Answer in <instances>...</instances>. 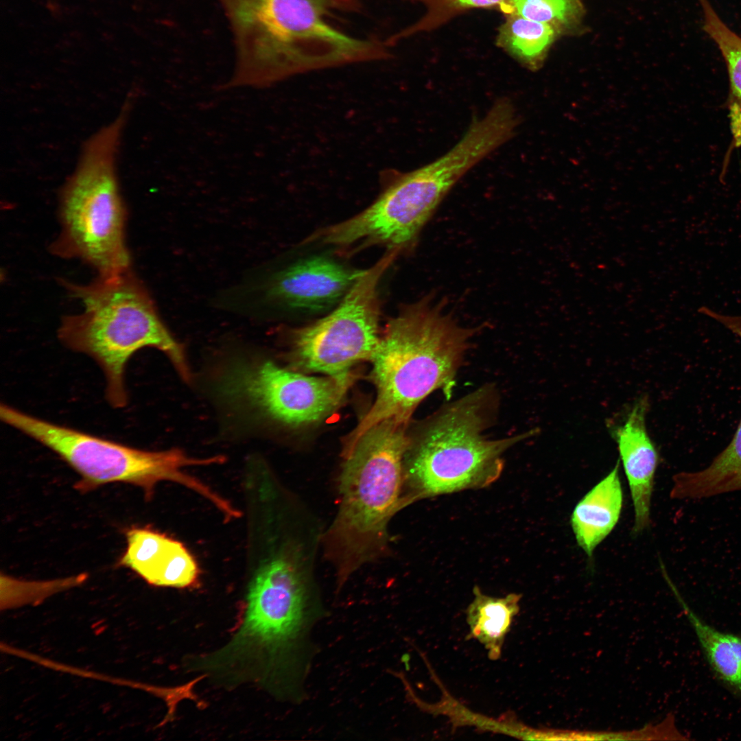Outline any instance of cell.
Here are the masks:
<instances>
[{
    "label": "cell",
    "instance_id": "1",
    "mask_svg": "<svg viewBox=\"0 0 741 741\" xmlns=\"http://www.w3.org/2000/svg\"><path fill=\"white\" fill-rule=\"evenodd\" d=\"M308 560L295 546L269 549L252 573L237 631L211 658V664H258L272 692L294 703L307 696L305 683L316 654L311 633L327 614Z\"/></svg>",
    "mask_w": 741,
    "mask_h": 741
},
{
    "label": "cell",
    "instance_id": "2",
    "mask_svg": "<svg viewBox=\"0 0 741 741\" xmlns=\"http://www.w3.org/2000/svg\"><path fill=\"white\" fill-rule=\"evenodd\" d=\"M233 36L235 68L222 89L266 88L318 69L384 60L385 43L351 36L328 22L359 0H218Z\"/></svg>",
    "mask_w": 741,
    "mask_h": 741
},
{
    "label": "cell",
    "instance_id": "3",
    "mask_svg": "<svg viewBox=\"0 0 741 741\" xmlns=\"http://www.w3.org/2000/svg\"><path fill=\"white\" fill-rule=\"evenodd\" d=\"M473 334L428 297L390 318L370 360L375 401L344 439L342 453L383 421L409 424L417 406L434 391L449 395Z\"/></svg>",
    "mask_w": 741,
    "mask_h": 741
},
{
    "label": "cell",
    "instance_id": "4",
    "mask_svg": "<svg viewBox=\"0 0 741 741\" xmlns=\"http://www.w3.org/2000/svg\"><path fill=\"white\" fill-rule=\"evenodd\" d=\"M408 427L394 419L383 421L342 454L338 508L322 537L338 590L362 565L389 551V521L405 500L401 494Z\"/></svg>",
    "mask_w": 741,
    "mask_h": 741
},
{
    "label": "cell",
    "instance_id": "5",
    "mask_svg": "<svg viewBox=\"0 0 741 741\" xmlns=\"http://www.w3.org/2000/svg\"><path fill=\"white\" fill-rule=\"evenodd\" d=\"M84 311L67 316L58 331L60 341L69 349L92 357L106 379V399L111 406L127 405L125 370L139 350L153 347L169 357L185 380L191 373L182 346L161 322L148 292L130 269L99 276L88 285L61 281Z\"/></svg>",
    "mask_w": 741,
    "mask_h": 741
},
{
    "label": "cell",
    "instance_id": "6",
    "mask_svg": "<svg viewBox=\"0 0 741 741\" xmlns=\"http://www.w3.org/2000/svg\"><path fill=\"white\" fill-rule=\"evenodd\" d=\"M499 397L493 385H484L441 407L408 433L405 478L423 495L482 486L495 480L503 467L502 456L534 434L533 430L490 439Z\"/></svg>",
    "mask_w": 741,
    "mask_h": 741
},
{
    "label": "cell",
    "instance_id": "7",
    "mask_svg": "<svg viewBox=\"0 0 741 741\" xmlns=\"http://www.w3.org/2000/svg\"><path fill=\"white\" fill-rule=\"evenodd\" d=\"M504 143L489 119L473 121L462 139L436 161L401 176L368 207L318 231L307 241L336 247L411 244L448 191L471 168Z\"/></svg>",
    "mask_w": 741,
    "mask_h": 741
},
{
    "label": "cell",
    "instance_id": "8",
    "mask_svg": "<svg viewBox=\"0 0 741 741\" xmlns=\"http://www.w3.org/2000/svg\"><path fill=\"white\" fill-rule=\"evenodd\" d=\"M128 115L124 111L88 138L60 197L61 231L51 251L78 258L110 276L130 268L125 241L126 208L117 174V156Z\"/></svg>",
    "mask_w": 741,
    "mask_h": 741
},
{
    "label": "cell",
    "instance_id": "9",
    "mask_svg": "<svg viewBox=\"0 0 741 741\" xmlns=\"http://www.w3.org/2000/svg\"><path fill=\"white\" fill-rule=\"evenodd\" d=\"M6 425L47 447L81 477L78 489L88 491L102 484L124 482L141 487L148 498L162 481L178 483L213 505L222 496L185 472L191 466L221 464L222 456L198 458L174 449L153 451L136 449L25 413L6 403L0 405Z\"/></svg>",
    "mask_w": 741,
    "mask_h": 741
},
{
    "label": "cell",
    "instance_id": "10",
    "mask_svg": "<svg viewBox=\"0 0 741 741\" xmlns=\"http://www.w3.org/2000/svg\"><path fill=\"white\" fill-rule=\"evenodd\" d=\"M399 252L388 251L363 270L336 307L325 317L296 329L289 353L293 370L320 373L341 381H353L357 363L370 360L377 346L379 284Z\"/></svg>",
    "mask_w": 741,
    "mask_h": 741
},
{
    "label": "cell",
    "instance_id": "11",
    "mask_svg": "<svg viewBox=\"0 0 741 741\" xmlns=\"http://www.w3.org/2000/svg\"><path fill=\"white\" fill-rule=\"evenodd\" d=\"M353 381L314 377L270 360L235 361L223 371L217 391L235 406L287 427L320 422L341 405Z\"/></svg>",
    "mask_w": 741,
    "mask_h": 741
},
{
    "label": "cell",
    "instance_id": "12",
    "mask_svg": "<svg viewBox=\"0 0 741 741\" xmlns=\"http://www.w3.org/2000/svg\"><path fill=\"white\" fill-rule=\"evenodd\" d=\"M362 272L329 258L311 257L277 274L269 284L268 296L293 309L324 310L340 302Z\"/></svg>",
    "mask_w": 741,
    "mask_h": 741
},
{
    "label": "cell",
    "instance_id": "13",
    "mask_svg": "<svg viewBox=\"0 0 741 741\" xmlns=\"http://www.w3.org/2000/svg\"><path fill=\"white\" fill-rule=\"evenodd\" d=\"M126 541L119 564L136 572L148 584L187 588L198 583V563L181 542L151 528L139 527L127 530Z\"/></svg>",
    "mask_w": 741,
    "mask_h": 741
},
{
    "label": "cell",
    "instance_id": "14",
    "mask_svg": "<svg viewBox=\"0 0 741 741\" xmlns=\"http://www.w3.org/2000/svg\"><path fill=\"white\" fill-rule=\"evenodd\" d=\"M648 406L646 397L639 399L624 422L612 430L630 487L635 533L644 530L649 524L654 479L659 461L658 451L646 427Z\"/></svg>",
    "mask_w": 741,
    "mask_h": 741
},
{
    "label": "cell",
    "instance_id": "15",
    "mask_svg": "<svg viewBox=\"0 0 741 741\" xmlns=\"http://www.w3.org/2000/svg\"><path fill=\"white\" fill-rule=\"evenodd\" d=\"M727 328L741 339V316H734ZM672 497L698 499L741 491V421L728 445L706 467L681 472L673 478Z\"/></svg>",
    "mask_w": 741,
    "mask_h": 741
},
{
    "label": "cell",
    "instance_id": "16",
    "mask_svg": "<svg viewBox=\"0 0 741 741\" xmlns=\"http://www.w3.org/2000/svg\"><path fill=\"white\" fill-rule=\"evenodd\" d=\"M623 492L619 463L576 505L571 525L578 545L591 557L620 517Z\"/></svg>",
    "mask_w": 741,
    "mask_h": 741
},
{
    "label": "cell",
    "instance_id": "17",
    "mask_svg": "<svg viewBox=\"0 0 741 741\" xmlns=\"http://www.w3.org/2000/svg\"><path fill=\"white\" fill-rule=\"evenodd\" d=\"M669 584L714 675L730 692L741 698V635L707 624L690 608L674 586Z\"/></svg>",
    "mask_w": 741,
    "mask_h": 741
},
{
    "label": "cell",
    "instance_id": "18",
    "mask_svg": "<svg viewBox=\"0 0 741 741\" xmlns=\"http://www.w3.org/2000/svg\"><path fill=\"white\" fill-rule=\"evenodd\" d=\"M473 593L475 598L467 611L470 635L484 645L489 659H498L505 637L519 611L521 595L495 598L483 594L478 587L473 588Z\"/></svg>",
    "mask_w": 741,
    "mask_h": 741
},
{
    "label": "cell",
    "instance_id": "19",
    "mask_svg": "<svg viewBox=\"0 0 741 741\" xmlns=\"http://www.w3.org/2000/svg\"><path fill=\"white\" fill-rule=\"evenodd\" d=\"M703 30L714 42L726 64L729 79V117L735 145H741V36L730 29L709 0H698Z\"/></svg>",
    "mask_w": 741,
    "mask_h": 741
},
{
    "label": "cell",
    "instance_id": "20",
    "mask_svg": "<svg viewBox=\"0 0 741 741\" xmlns=\"http://www.w3.org/2000/svg\"><path fill=\"white\" fill-rule=\"evenodd\" d=\"M558 37L547 24L506 15L499 28L496 44L526 67L537 69Z\"/></svg>",
    "mask_w": 741,
    "mask_h": 741
},
{
    "label": "cell",
    "instance_id": "21",
    "mask_svg": "<svg viewBox=\"0 0 741 741\" xmlns=\"http://www.w3.org/2000/svg\"><path fill=\"white\" fill-rule=\"evenodd\" d=\"M495 8L504 16L515 15L547 24L559 36L578 33L585 16L582 0H502Z\"/></svg>",
    "mask_w": 741,
    "mask_h": 741
},
{
    "label": "cell",
    "instance_id": "22",
    "mask_svg": "<svg viewBox=\"0 0 741 741\" xmlns=\"http://www.w3.org/2000/svg\"><path fill=\"white\" fill-rule=\"evenodd\" d=\"M421 3L425 12L416 22L391 35L386 41L395 45L414 34L430 32L454 18L476 8H495L502 0H401Z\"/></svg>",
    "mask_w": 741,
    "mask_h": 741
},
{
    "label": "cell",
    "instance_id": "23",
    "mask_svg": "<svg viewBox=\"0 0 741 741\" xmlns=\"http://www.w3.org/2000/svg\"><path fill=\"white\" fill-rule=\"evenodd\" d=\"M78 578L49 582L30 583L4 578L1 585V609H8L26 604H38L51 595L70 587Z\"/></svg>",
    "mask_w": 741,
    "mask_h": 741
},
{
    "label": "cell",
    "instance_id": "24",
    "mask_svg": "<svg viewBox=\"0 0 741 741\" xmlns=\"http://www.w3.org/2000/svg\"><path fill=\"white\" fill-rule=\"evenodd\" d=\"M641 729L632 731H589L550 729V740H641Z\"/></svg>",
    "mask_w": 741,
    "mask_h": 741
}]
</instances>
